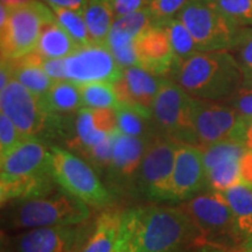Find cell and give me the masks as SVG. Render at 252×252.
<instances>
[{"label": "cell", "instance_id": "1", "mask_svg": "<svg viewBox=\"0 0 252 252\" xmlns=\"http://www.w3.org/2000/svg\"><path fill=\"white\" fill-rule=\"evenodd\" d=\"M198 232L176 207H140L123 212L113 252H185L195 248Z\"/></svg>", "mask_w": 252, "mask_h": 252}, {"label": "cell", "instance_id": "2", "mask_svg": "<svg viewBox=\"0 0 252 252\" xmlns=\"http://www.w3.org/2000/svg\"><path fill=\"white\" fill-rule=\"evenodd\" d=\"M0 202H12L47 195L59 188L50 166L49 145L26 138L0 157Z\"/></svg>", "mask_w": 252, "mask_h": 252}, {"label": "cell", "instance_id": "3", "mask_svg": "<svg viewBox=\"0 0 252 252\" xmlns=\"http://www.w3.org/2000/svg\"><path fill=\"white\" fill-rule=\"evenodd\" d=\"M168 78L194 98L220 103L243 84V72L229 50L198 52L176 67Z\"/></svg>", "mask_w": 252, "mask_h": 252}, {"label": "cell", "instance_id": "4", "mask_svg": "<svg viewBox=\"0 0 252 252\" xmlns=\"http://www.w3.org/2000/svg\"><path fill=\"white\" fill-rule=\"evenodd\" d=\"M2 208V228L9 231L77 225L91 215L88 204L60 187L43 196L12 202Z\"/></svg>", "mask_w": 252, "mask_h": 252}, {"label": "cell", "instance_id": "5", "mask_svg": "<svg viewBox=\"0 0 252 252\" xmlns=\"http://www.w3.org/2000/svg\"><path fill=\"white\" fill-rule=\"evenodd\" d=\"M198 232L196 247L209 245L229 252H242L245 239L220 191L207 190L178 206ZM195 247V248H196Z\"/></svg>", "mask_w": 252, "mask_h": 252}, {"label": "cell", "instance_id": "6", "mask_svg": "<svg viewBox=\"0 0 252 252\" xmlns=\"http://www.w3.org/2000/svg\"><path fill=\"white\" fill-rule=\"evenodd\" d=\"M49 151L52 172L60 188L89 207H111L113 195L86 160L59 145H49Z\"/></svg>", "mask_w": 252, "mask_h": 252}, {"label": "cell", "instance_id": "7", "mask_svg": "<svg viewBox=\"0 0 252 252\" xmlns=\"http://www.w3.org/2000/svg\"><path fill=\"white\" fill-rule=\"evenodd\" d=\"M175 17L190 32L198 52H230L244 28L226 17L214 0H189Z\"/></svg>", "mask_w": 252, "mask_h": 252}, {"label": "cell", "instance_id": "8", "mask_svg": "<svg viewBox=\"0 0 252 252\" xmlns=\"http://www.w3.org/2000/svg\"><path fill=\"white\" fill-rule=\"evenodd\" d=\"M191 108L193 97L171 78H163L152 106V123L158 137L200 147Z\"/></svg>", "mask_w": 252, "mask_h": 252}, {"label": "cell", "instance_id": "9", "mask_svg": "<svg viewBox=\"0 0 252 252\" xmlns=\"http://www.w3.org/2000/svg\"><path fill=\"white\" fill-rule=\"evenodd\" d=\"M56 20L53 9L41 0L11 8L6 26L0 30L1 60H13L34 52L46 24Z\"/></svg>", "mask_w": 252, "mask_h": 252}, {"label": "cell", "instance_id": "10", "mask_svg": "<svg viewBox=\"0 0 252 252\" xmlns=\"http://www.w3.org/2000/svg\"><path fill=\"white\" fill-rule=\"evenodd\" d=\"M178 143L162 137L151 140L137 178V196L151 202H175L173 171Z\"/></svg>", "mask_w": 252, "mask_h": 252}, {"label": "cell", "instance_id": "11", "mask_svg": "<svg viewBox=\"0 0 252 252\" xmlns=\"http://www.w3.org/2000/svg\"><path fill=\"white\" fill-rule=\"evenodd\" d=\"M0 108L26 138L42 141L48 138L53 115L47 112L41 97L18 81L12 80L0 90Z\"/></svg>", "mask_w": 252, "mask_h": 252}, {"label": "cell", "instance_id": "12", "mask_svg": "<svg viewBox=\"0 0 252 252\" xmlns=\"http://www.w3.org/2000/svg\"><path fill=\"white\" fill-rule=\"evenodd\" d=\"M191 116L200 147L222 140L243 144L247 119L231 106L193 97Z\"/></svg>", "mask_w": 252, "mask_h": 252}, {"label": "cell", "instance_id": "13", "mask_svg": "<svg viewBox=\"0 0 252 252\" xmlns=\"http://www.w3.org/2000/svg\"><path fill=\"white\" fill-rule=\"evenodd\" d=\"M151 140L130 137L116 131L112 159L104 176V185L113 197L137 196L138 172Z\"/></svg>", "mask_w": 252, "mask_h": 252}, {"label": "cell", "instance_id": "14", "mask_svg": "<svg viewBox=\"0 0 252 252\" xmlns=\"http://www.w3.org/2000/svg\"><path fill=\"white\" fill-rule=\"evenodd\" d=\"M87 238L83 223L31 229L2 242L1 252H81Z\"/></svg>", "mask_w": 252, "mask_h": 252}, {"label": "cell", "instance_id": "15", "mask_svg": "<svg viewBox=\"0 0 252 252\" xmlns=\"http://www.w3.org/2000/svg\"><path fill=\"white\" fill-rule=\"evenodd\" d=\"M64 68L65 78L77 86L94 82L113 84L123 72L106 43L99 42H91L75 50L64 59Z\"/></svg>", "mask_w": 252, "mask_h": 252}, {"label": "cell", "instance_id": "16", "mask_svg": "<svg viewBox=\"0 0 252 252\" xmlns=\"http://www.w3.org/2000/svg\"><path fill=\"white\" fill-rule=\"evenodd\" d=\"M118 130L113 109L82 108L72 115L71 127L65 145L70 152L81 156Z\"/></svg>", "mask_w": 252, "mask_h": 252}, {"label": "cell", "instance_id": "17", "mask_svg": "<svg viewBox=\"0 0 252 252\" xmlns=\"http://www.w3.org/2000/svg\"><path fill=\"white\" fill-rule=\"evenodd\" d=\"M163 78L135 65L123 69L122 76L112 86L119 104L152 119L153 102Z\"/></svg>", "mask_w": 252, "mask_h": 252}, {"label": "cell", "instance_id": "18", "mask_svg": "<svg viewBox=\"0 0 252 252\" xmlns=\"http://www.w3.org/2000/svg\"><path fill=\"white\" fill-rule=\"evenodd\" d=\"M153 24L152 14L147 6L133 13L116 19L112 24L105 43L123 69L135 65L139 67L135 41Z\"/></svg>", "mask_w": 252, "mask_h": 252}, {"label": "cell", "instance_id": "19", "mask_svg": "<svg viewBox=\"0 0 252 252\" xmlns=\"http://www.w3.org/2000/svg\"><path fill=\"white\" fill-rule=\"evenodd\" d=\"M207 190L206 168L201 147L178 144L173 171L175 202H184Z\"/></svg>", "mask_w": 252, "mask_h": 252}, {"label": "cell", "instance_id": "20", "mask_svg": "<svg viewBox=\"0 0 252 252\" xmlns=\"http://www.w3.org/2000/svg\"><path fill=\"white\" fill-rule=\"evenodd\" d=\"M139 67L154 75L168 77L175 64V58L168 34L160 25H152L135 41Z\"/></svg>", "mask_w": 252, "mask_h": 252}, {"label": "cell", "instance_id": "21", "mask_svg": "<svg viewBox=\"0 0 252 252\" xmlns=\"http://www.w3.org/2000/svg\"><path fill=\"white\" fill-rule=\"evenodd\" d=\"M42 60V56H40L34 50L23 58L4 60V61L7 62L13 80L23 84L31 93L42 97L54 83V81L41 68Z\"/></svg>", "mask_w": 252, "mask_h": 252}, {"label": "cell", "instance_id": "22", "mask_svg": "<svg viewBox=\"0 0 252 252\" xmlns=\"http://www.w3.org/2000/svg\"><path fill=\"white\" fill-rule=\"evenodd\" d=\"M123 212L106 209L91 225L90 235L81 252H113L119 235Z\"/></svg>", "mask_w": 252, "mask_h": 252}, {"label": "cell", "instance_id": "23", "mask_svg": "<svg viewBox=\"0 0 252 252\" xmlns=\"http://www.w3.org/2000/svg\"><path fill=\"white\" fill-rule=\"evenodd\" d=\"M41 99L50 115L70 116L83 108L80 88L68 80L54 81Z\"/></svg>", "mask_w": 252, "mask_h": 252}, {"label": "cell", "instance_id": "24", "mask_svg": "<svg viewBox=\"0 0 252 252\" xmlns=\"http://www.w3.org/2000/svg\"><path fill=\"white\" fill-rule=\"evenodd\" d=\"M220 194L228 203L243 238L252 237V186L239 182Z\"/></svg>", "mask_w": 252, "mask_h": 252}, {"label": "cell", "instance_id": "25", "mask_svg": "<svg viewBox=\"0 0 252 252\" xmlns=\"http://www.w3.org/2000/svg\"><path fill=\"white\" fill-rule=\"evenodd\" d=\"M78 48L80 46L54 20L43 26L35 52L43 59H65Z\"/></svg>", "mask_w": 252, "mask_h": 252}, {"label": "cell", "instance_id": "26", "mask_svg": "<svg viewBox=\"0 0 252 252\" xmlns=\"http://www.w3.org/2000/svg\"><path fill=\"white\" fill-rule=\"evenodd\" d=\"M82 15L91 40L94 42L105 43L112 24L116 20L111 0H89Z\"/></svg>", "mask_w": 252, "mask_h": 252}, {"label": "cell", "instance_id": "27", "mask_svg": "<svg viewBox=\"0 0 252 252\" xmlns=\"http://www.w3.org/2000/svg\"><path fill=\"white\" fill-rule=\"evenodd\" d=\"M160 26L165 28L167 34H168L173 53H174L175 64L173 70L176 67H179L182 62H185L186 60H188L198 53L196 43H195L194 37L191 36L190 32L188 31V28L178 18L174 17L168 19V20L160 24Z\"/></svg>", "mask_w": 252, "mask_h": 252}, {"label": "cell", "instance_id": "28", "mask_svg": "<svg viewBox=\"0 0 252 252\" xmlns=\"http://www.w3.org/2000/svg\"><path fill=\"white\" fill-rule=\"evenodd\" d=\"M115 112L117 116L118 131L123 134L140 139H153L158 137L152 119L144 117L123 104H119L115 109Z\"/></svg>", "mask_w": 252, "mask_h": 252}, {"label": "cell", "instance_id": "29", "mask_svg": "<svg viewBox=\"0 0 252 252\" xmlns=\"http://www.w3.org/2000/svg\"><path fill=\"white\" fill-rule=\"evenodd\" d=\"M81 91L83 108L113 109L119 105L117 94L111 83L94 82L78 86Z\"/></svg>", "mask_w": 252, "mask_h": 252}, {"label": "cell", "instance_id": "30", "mask_svg": "<svg viewBox=\"0 0 252 252\" xmlns=\"http://www.w3.org/2000/svg\"><path fill=\"white\" fill-rule=\"evenodd\" d=\"M241 160H226L206 171L207 190L223 191L242 182Z\"/></svg>", "mask_w": 252, "mask_h": 252}, {"label": "cell", "instance_id": "31", "mask_svg": "<svg viewBox=\"0 0 252 252\" xmlns=\"http://www.w3.org/2000/svg\"><path fill=\"white\" fill-rule=\"evenodd\" d=\"M203 153V162L206 171L213 168L226 160L242 159L247 152V147L242 143L234 140H222L219 143L201 147Z\"/></svg>", "mask_w": 252, "mask_h": 252}, {"label": "cell", "instance_id": "32", "mask_svg": "<svg viewBox=\"0 0 252 252\" xmlns=\"http://www.w3.org/2000/svg\"><path fill=\"white\" fill-rule=\"evenodd\" d=\"M54 12L56 20L61 25V27L69 34L75 42L80 47L87 46L94 42L91 40L89 31L82 13L70 11L61 7H50Z\"/></svg>", "mask_w": 252, "mask_h": 252}, {"label": "cell", "instance_id": "33", "mask_svg": "<svg viewBox=\"0 0 252 252\" xmlns=\"http://www.w3.org/2000/svg\"><path fill=\"white\" fill-rule=\"evenodd\" d=\"M115 133L110 134L105 139L100 141L94 146L90 147L81 154L82 159H84L89 165L93 167L100 179H104L106 172H108L110 162L112 159L113 151V140H115Z\"/></svg>", "mask_w": 252, "mask_h": 252}, {"label": "cell", "instance_id": "34", "mask_svg": "<svg viewBox=\"0 0 252 252\" xmlns=\"http://www.w3.org/2000/svg\"><path fill=\"white\" fill-rule=\"evenodd\" d=\"M230 52L243 72V84L252 86V27H244L238 42Z\"/></svg>", "mask_w": 252, "mask_h": 252}, {"label": "cell", "instance_id": "35", "mask_svg": "<svg viewBox=\"0 0 252 252\" xmlns=\"http://www.w3.org/2000/svg\"><path fill=\"white\" fill-rule=\"evenodd\" d=\"M220 11L239 27H252V0H214Z\"/></svg>", "mask_w": 252, "mask_h": 252}, {"label": "cell", "instance_id": "36", "mask_svg": "<svg viewBox=\"0 0 252 252\" xmlns=\"http://www.w3.org/2000/svg\"><path fill=\"white\" fill-rule=\"evenodd\" d=\"M26 137L19 131L14 123L4 113H0V157L17 147Z\"/></svg>", "mask_w": 252, "mask_h": 252}, {"label": "cell", "instance_id": "37", "mask_svg": "<svg viewBox=\"0 0 252 252\" xmlns=\"http://www.w3.org/2000/svg\"><path fill=\"white\" fill-rule=\"evenodd\" d=\"M189 0H151L147 5L153 18V25H160L174 18Z\"/></svg>", "mask_w": 252, "mask_h": 252}, {"label": "cell", "instance_id": "38", "mask_svg": "<svg viewBox=\"0 0 252 252\" xmlns=\"http://www.w3.org/2000/svg\"><path fill=\"white\" fill-rule=\"evenodd\" d=\"M223 103L235 109L245 119L252 118V86L242 84L237 91Z\"/></svg>", "mask_w": 252, "mask_h": 252}, {"label": "cell", "instance_id": "39", "mask_svg": "<svg viewBox=\"0 0 252 252\" xmlns=\"http://www.w3.org/2000/svg\"><path fill=\"white\" fill-rule=\"evenodd\" d=\"M111 2L115 19H118L146 7L150 4V0H111Z\"/></svg>", "mask_w": 252, "mask_h": 252}, {"label": "cell", "instance_id": "40", "mask_svg": "<svg viewBox=\"0 0 252 252\" xmlns=\"http://www.w3.org/2000/svg\"><path fill=\"white\" fill-rule=\"evenodd\" d=\"M41 68L53 81H63L65 78L64 59H43Z\"/></svg>", "mask_w": 252, "mask_h": 252}, {"label": "cell", "instance_id": "41", "mask_svg": "<svg viewBox=\"0 0 252 252\" xmlns=\"http://www.w3.org/2000/svg\"><path fill=\"white\" fill-rule=\"evenodd\" d=\"M41 1L45 2L49 7H61L83 13L89 0H41Z\"/></svg>", "mask_w": 252, "mask_h": 252}, {"label": "cell", "instance_id": "42", "mask_svg": "<svg viewBox=\"0 0 252 252\" xmlns=\"http://www.w3.org/2000/svg\"><path fill=\"white\" fill-rule=\"evenodd\" d=\"M241 181L252 186V151H247L241 160Z\"/></svg>", "mask_w": 252, "mask_h": 252}, {"label": "cell", "instance_id": "43", "mask_svg": "<svg viewBox=\"0 0 252 252\" xmlns=\"http://www.w3.org/2000/svg\"><path fill=\"white\" fill-rule=\"evenodd\" d=\"M12 80H13V77H12V71L8 67L7 62L1 60V65H0V90L7 87V84Z\"/></svg>", "mask_w": 252, "mask_h": 252}, {"label": "cell", "instance_id": "44", "mask_svg": "<svg viewBox=\"0 0 252 252\" xmlns=\"http://www.w3.org/2000/svg\"><path fill=\"white\" fill-rule=\"evenodd\" d=\"M243 144L248 151H252V118L247 119V123H245Z\"/></svg>", "mask_w": 252, "mask_h": 252}, {"label": "cell", "instance_id": "45", "mask_svg": "<svg viewBox=\"0 0 252 252\" xmlns=\"http://www.w3.org/2000/svg\"><path fill=\"white\" fill-rule=\"evenodd\" d=\"M185 252H229V251L222 250V249H219V248L209 247V245H202V247L191 248Z\"/></svg>", "mask_w": 252, "mask_h": 252}, {"label": "cell", "instance_id": "46", "mask_svg": "<svg viewBox=\"0 0 252 252\" xmlns=\"http://www.w3.org/2000/svg\"><path fill=\"white\" fill-rule=\"evenodd\" d=\"M31 1H34V0H1V5H4L8 8H14L18 7V6L28 4Z\"/></svg>", "mask_w": 252, "mask_h": 252}, {"label": "cell", "instance_id": "47", "mask_svg": "<svg viewBox=\"0 0 252 252\" xmlns=\"http://www.w3.org/2000/svg\"><path fill=\"white\" fill-rule=\"evenodd\" d=\"M242 252H252V237L245 241L243 249H242Z\"/></svg>", "mask_w": 252, "mask_h": 252}, {"label": "cell", "instance_id": "48", "mask_svg": "<svg viewBox=\"0 0 252 252\" xmlns=\"http://www.w3.org/2000/svg\"><path fill=\"white\" fill-rule=\"evenodd\" d=\"M150 1H151V0H150Z\"/></svg>", "mask_w": 252, "mask_h": 252}]
</instances>
